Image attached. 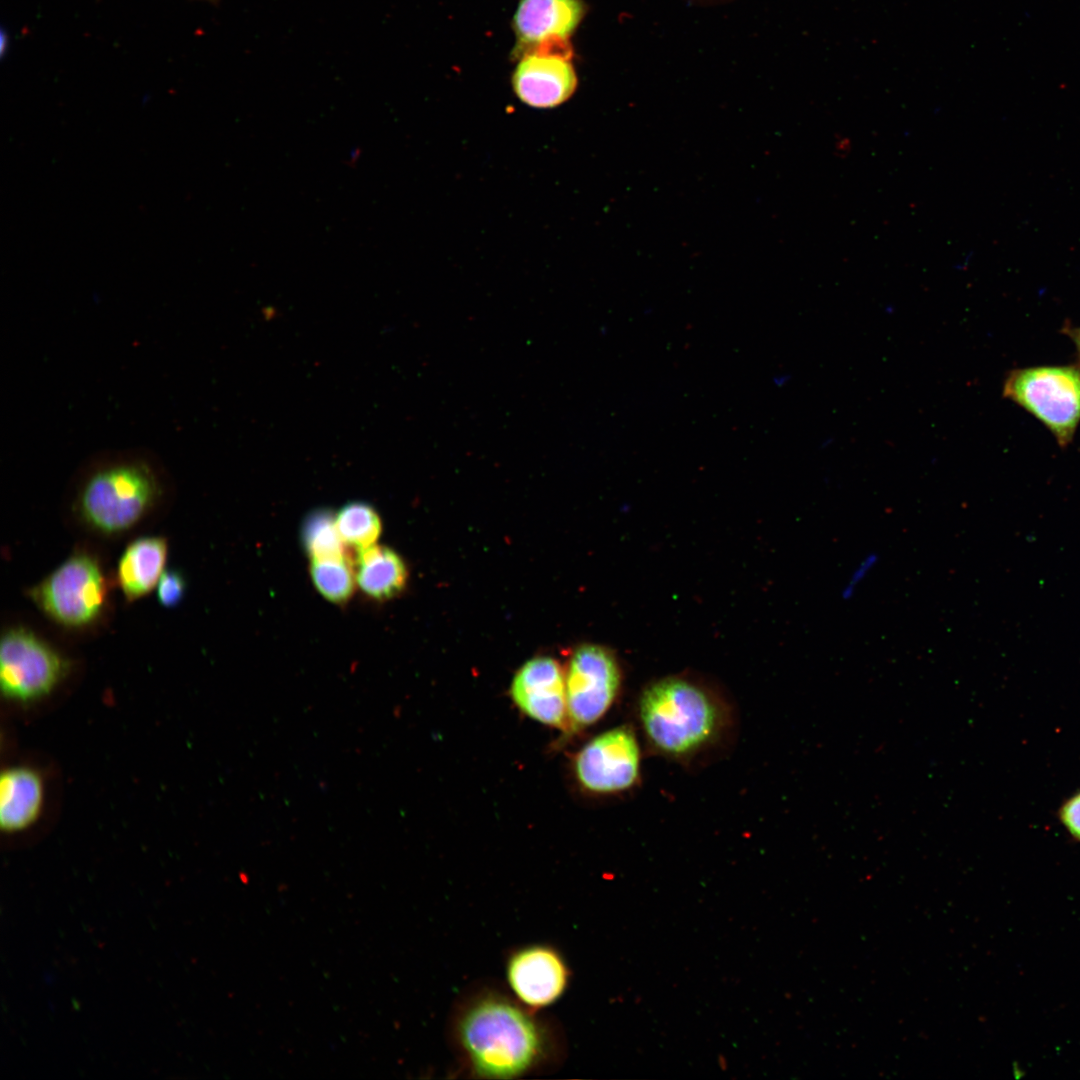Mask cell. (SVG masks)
<instances>
[{
  "mask_svg": "<svg viewBox=\"0 0 1080 1080\" xmlns=\"http://www.w3.org/2000/svg\"><path fill=\"white\" fill-rule=\"evenodd\" d=\"M510 692L518 708L533 720L565 728V676L555 659L539 656L528 660L513 677Z\"/></svg>",
  "mask_w": 1080,
  "mask_h": 1080,
  "instance_id": "cell-10",
  "label": "cell"
},
{
  "mask_svg": "<svg viewBox=\"0 0 1080 1080\" xmlns=\"http://www.w3.org/2000/svg\"><path fill=\"white\" fill-rule=\"evenodd\" d=\"M159 496V480L147 463L121 460L89 475L80 489L78 507L91 527L111 534L135 525Z\"/></svg>",
  "mask_w": 1080,
  "mask_h": 1080,
  "instance_id": "cell-3",
  "label": "cell"
},
{
  "mask_svg": "<svg viewBox=\"0 0 1080 1080\" xmlns=\"http://www.w3.org/2000/svg\"><path fill=\"white\" fill-rule=\"evenodd\" d=\"M1003 397L1037 418L1060 447L1068 446L1080 423V367L1038 366L1011 370Z\"/></svg>",
  "mask_w": 1080,
  "mask_h": 1080,
  "instance_id": "cell-4",
  "label": "cell"
},
{
  "mask_svg": "<svg viewBox=\"0 0 1080 1080\" xmlns=\"http://www.w3.org/2000/svg\"><path fill=\"white\" fill-rule=\"evenodd\" d=\"M185 582L183 577L176 571H164L157 583V597L159 602L172 607L183 598Z\"/></svg>",
  "mask_w": 1080,
  "mask_h": 1080,
  "instance_id": "cell-19",
  "label": "cell"
},
{
  "mask_svg": "<svg viewBox=\"0 0 1080 1080\" xmlns=\"http://www.w3.org/2000/svg\"><path fill=\"white\" fill-rule=\"evenodd\" d=\"M335 520L343 541L358 549L373 545L382 530L381 520L376 510L363 502L344 505L335 516Z\"/></svg>",
  "mask_w": 1080,
  "mask_h": 1080,
  "instance_id": "cell-17",
  "label": "cell"
},
{
  "mask_svg": "<svg viewBox=\"0 0 1080 1080\" xmlns=\"http://www.w3.org/2000/svg\"><path fill=\"white\" fill-rule=\"evenodd\" d=\"M878 561L879 554L876 552H870L861 559V561L851 572L849 580L841 589V598L843 600L848 601L855 595V592L860 583L875 568Z\"/></svg>",
  "mask_w": 1080,
  "mask_h": 1080,
  "instance_id": "cell-20",
  "label": "cell"
},
{
  "mask_svg": "<svg viewBox=\"0 0 1080 1080\" xmlns=\"http://www.w3.org/2000/svg\"><path fill=\"white\" fill-rule=\"evenodd\" d=\"M568 725L585 729L613 707L623 686V670L608 648L587 643L571 655L565 677Z\"/></svg>",
  "mask_w": 1080,
  "mask_h": 1080,
  "instance_id": "cell-7",
  "label": "cell"
},
{
  "mask_svg": "<svg viewBox=\"0 0 1080 1080\" xmlns=\"http://www.w3.org/2000/svg\"><path fill=\"white\" fill-rule=\"evenodd\" d=\"M735 705L718 686L689 673L647 683L634 704L646 752L685 768L711 763L735 742Z\"/></svg>",
  "mask_w": 1080,
  "mask_h": 1080,
  "instance_id": "cell-1",
  "label": "cell"
},
{
  "mask_svg": "<svg viewBox=\"0 0 1080 1080\" xmlns=\"http://www.w3.org/2000/svg\"><path fill=\"white\" fill-rule=\"evenodd\" d=\"M108 582L99 562L76 553L30 591L36 605L55 622L67 627L93 623L103 612Z\"/></svg>",
  "mask_w": 1080,
  "mask_h": 1080,
  "instance_id": "cell-5",
  "label": "cell"
},
{
  "mask_svg": "<svg viewBox=\"0 0 1080 1080\" xmlns=\"http://www.w3.org/2000/svg\"><path fill=\"white\" fill-rule=\"evenodd\" d=\"M455 1031L466 1063L482 1077L520 1076L540 1064L547 1052L542 1024L528 1009L495 994L469 1002Z\"/></svg>",
  "mask_w": 1080,
  "mask_h": 1080,
  "instance_id": "cell-2",
  "label": "cell"
},
{
  "mask_svg": "<svg viewBox=\"0 0 1080 1080\" xmlns=\"http://www.w3.org/2000/svg\"><path fill=\"white\" fill-rule=\"evenodd\" d=\"M43 803V782L28 767L5 770L0 780V825L5 832H17L30 826L39 816Z\"/></svg>",
  "mask_w": 1080,
  "mask_h": 1080,
  "instance_id": "cell-13",
  "label": "cell"
},
{
  "mask_svg": "<svg viewBox=\"0 0 1080 1080\" xmlns=\"http://www.w3.org/2000/svg\"><path fill=\"white\" fill-rule=\"evenodd\" d=\"M310 572L313 584L327 600L343 603L351 597L354 576L347 558L312 560Z\"/></svg>",
  "mask_w": 1080,
  "mask_h": 1080,
  "instance_id": "cell-18",
  "label": "cell"
},
{
  "mask_svg": "<svg viewBox=\"0 0 1080 1080\" xmlns=\"http://www.w3.org/2000/svg\"><path fill=\"white\" fill-rule=\"evenodd\" d=\"M585 12L583 0H520L512 22L516 49L523 55L542 44L568 41Z\"/></svg>",
  "mask_w": 1080,
  "mask_h": 1080,
  "instance_id": "cell-12",
  "label": "cell"
},
{
  "mask_svg": "<svg viewBox=\"0 0 1080 1080\" xmlns=\"http://www.w3.org/2000/svg\"><path fill=\"white\" fill-rule=\"evenodd\" d=\"M511 991L529 1009L547 1007L565 992L569 971L565 960L552 947L534 944L513 952L506 964Z\"/></svg>",
  "mask_w": 1080,
  "mask_h": 1080,
  "instance_id": "cell-9",
  "label": "cell"
},
{
  "mask_svg": "<svg viewBox=\"0 0 1080 1080\" xmlns=\"http://www.w3.org/2000/svg\"><path fill=\"white\" fill-rule=\"evenodd\" d=\"M644 746L634 723L612 727L588 741L575 758L581 787L598 796L635 792L642 783Z\"/></svg>",
  "mask_w": 1080,
  "mask_h": 1080,
  "instance_id": "cell-6",
  "label": "cell"
},
{
  "mask_svg": "<svg viewBox=\"0 0 1080 1080\" xmlns=\"http://www.w3.org/2000/svg\"><path fill=\"white\" fill-rule=\"evenodd\" d=\"M1063 333L1067 335L1074 343L1078 356V366L1080 367V326H1073L1070 323H1066L1062 329Z\"/></svg>",
  "mask_w": 1080,
  "mask_h": 1080,
  "instance_id": "cell-22",
  "label": "cell"
},
{
  "mask_svg": "<svg viewBox=\"0 0 1080 1080\" xmlns=\"http://www.w3.org/2000/svg\"><path fill=\"white\" fill-rule=\"evenodd\" d=\"M786 380H787V376H783V375H780V376H774V377H773V383H774V384H775L776 386H782V385H784V383L786 382Z\"/></svg>",
  "mask_w": 1080,
  "mask_h": 1080,
  "instance_id": "cell-23",
  "label": "cell"
},
{
  "mask_svg": "<svg viewBox=\"0 0 1080 1080\" xmlns=\"http://www.w3.org/2000/svg\"><path fill=\"white\" fill-rule=\"evenodd\" d=\"M167 542L161 537H144L132 542L122 554L117 579L127 600L149 593L163 573Z\"/></svg>",
  "mask_w": 1080,
  "mask_h": 1080,
  "instance_id": "cell-14",
  "label": "cell"
},
{
  "mask_svg": "<svg viewBox=\"0 0 1080 1080\" xmlns=\"http://www.w3.org/2000/svg\"><path fill=\"white\" fill-rule=\"evenodd\" d=\"M1060 818L1068 831L1080 841V792L1064 803Z\"/></svg>",
  "mask_w": 1080,
  "mask_h": 1080,
  "instance_id": "cell-21",
  "label": "cell"
},
{
  "mask_svg": "<svg viewBox=\"0 0 1080 1080\" xmlns=\"http://www.w3.org/2000/svg\"><path fill=\"white\" fill-rule=\"evenodd\" d=\"M407 567L394 550L381 545L359 549L356 580L361 590L376 600H388L406 586Z\"/></svg>",
  "mask_w": 1080,
  "mask_h": 1080,
  "instance_id": "cell-15",
  "label": "cell"
},
{
  "mask_svg": "<svg viewBox=\"0 0 1080 1080\" xmlns=\"http://www.w3.org/2000/svg\"><path fill=\"white\" fill-rule=\"evenodd\" d=\"M66 659L33 632L6 631L0 647V684L5 698L30 703L48 695L65 677Z\"/></svg>",
  "mask_w": 1080,
  "mask_h": 1080,
  "instance_id": "cell-8",
  "label": "cell"
},
{
  "mask_svg": "<svg viewBox=\"0 0 1080 1080\" xmlns=\"http://www.w3.org/2000/svg\"><path fill=\"white\" fill-rule=\"evenodd\" d=\"M578 80L570 56L533 52L521 56L512 75L518 99L533 108L551 109L568 101Z\"/></svg>",
  "mask_w": 1080,
  "mask_h": 1080,
  "instance_id": "cell-11",
  "label": "cell"
},
{
  "mask_svg": "<svg viewBox=\"0 0 1080 1080\" xmlns=\"http://www.w3.org/2000/svg\"><path fill=\"white\" fill-rule=\"evenodd\" d=\"M302 541L311 560L346 558L344 541L334 515L327 509L309 513L302 526Z\"/></svg>",
  "mask_w": 1080,
  "mask_h": 1080,
  "instance_id": "cell-16",
  "label": "cell"
}]
</instances>
